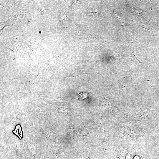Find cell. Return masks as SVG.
I'll list each match as a JSON object with an SVG mask.
<instances>
[{
    "label": "cell",
    "instance_id": "cell-2",
    "mask_svg": "<svg viewBox=\"0 0 159 159\" xmlns=\"http://www.w3.org/2000/svg\"><path fill=\"white\" fill-rule=\"evenodd\" d=\"M134 113H127L125 122H139L145 126H153L156 127L159 124V109H148L146 110H142Z\"/></svg>",
    "mask_w": 159,
    "mask_h": 159
},
{
    "label": "cell",
    "instance_id": "cell-5",
    "mask_svg": "<svg viewBox=\"0 0 159 159\" xmlns=\"http://www.w3.org/2000/svg\"><path fill=\"white\" fill-rule=\"evenodd\" d=\"M125 149L117 148L113 153L107 155L106 159H124Z\"/></svg>",
    "mask_w": 159,
    "mask_h": 159
},
{
    "label": "cell",
    "instance_id": "cell-6",
    "mask_svg": "<svg viewBox=\"0 0 159 159\" xmlns=\"http://www.w3.org/2000/svg\"><path fill=\"white\" fill-rule=\"evenodd\" d=\"M89 71L85 69H80L74 70L69 74V75L65 77H73L75 78L76 82H77L76 77L81 75L85 74H88L89 73Z\"/></svg>",
    "mask_w": 159,
    "mask_h": 159
},
{
    "label": "cell",
    "instance_id": "cell-10",
    "mask_svg": "<svg viewBox=\"0 0 159 159\" xmlns=\"http://www.w3.org/2000/svg\"><path fill=\"white\" fill-rule=\"evenodd\" d=\"M153 130L155 133L159 134V124H157L155 128Z\"/></svg>",
    "mask_w": 159,
    "mask_h": 159
},
{
    "label": "cell",
    "instance_id": "cell-3",
    "mask_svg": "<svg viewBox=\"0 0 159 159\" xmlns=\"http://www.w3.org/2000/svg\"><path fill=\"white\" fill-rule=\"evenodd\" d=\"M117 79L119 87V95L127 90L132 82L133 78L132 72L122 70L116 68H110Z\"/></svg>",
    "mask_w": 159,
    "mask_h": 159
},
{
    "label": "cell",
    "instance_id": "cell-8",
    "mask_svg": "<svg viewBox=\"0 0 159 159\" xmlns=\"http://www.w3.org/2000/svg\"><path fill=\"white\" fill-rule=\"evenodd\" d=\"M60 16L65 27H66L68 21V18L64 14H61Z\"/></svg>",
    "mask_w": 159,
    "mask_h": 159
},
{
    "label": "cell",
    "instance_id": "cell-1",
    "mask_svg": "<svg viewBox=\"0 0 159 159\" xmlns=\"http://www.w3.org/2000/svg\"><path fill=\"white\" fill-rule=\"evenodd\" d=\"M155 132L134 122L118 123L115 132L117 148L139 150L153 140Z\"/></svg>",
    "mask_w": 159,
    "mask_h": 159
},
{
    "label": "cell",
    "instance_id": "cell-7",
    "mask_svg": "<svg viewBox=\"0 0 159 159\" xmlns=\"http://www.w3.org/2000/svg\"><path fill=\"white\" fill-rule=\"evenodd\" d=\"M28 148L30 152L35 156H37V148L35 145L32 143H30Z\"/></svg>",
    "mask_w": 159,
    "mask_h": 159
},
{
    "label": "cell",
    "instance_id": "cell-9",
    "mask_svg": "<svg viewBox=\"0 0 159 159\" xmlns=\"http://www.w3.org/2000/svg\"><path fill=\"white\" fill-rule=\"evenodd\" d=\"M88 13L92 15L96 16L98 14V11L96 8L90 9L88 11Z\"/></svg>",
    "mask_w": 159,
    "mask_h": 159
},
{
    "label": "cell",
    "instance_id": "cell-4",
    "mask_svg": "<svg viewBox=\"0 0 159 159\" xmlns=\"http://www.w3.org/2000/svg\"><path fill=\"white\" fill-rule=\"evenodd\" d=\"M37 75V73H29L25 75V82L24 89L29 90L32 88Z\"/></svg>",
    "mask_w": 159,
    "mask_h": 159
},
{
    "label": "cell",
    "instance_id": "cell-11",
    "mask_svg": "<svg viewBox=\"0 0 159 159\" xmlns=\"http://www.w3.org/2000/svg\"><path fill=\"white\" fill-rule=\"evenodd\" d=\"M152 159H159V153H158L157 156L152 158Z\"/></svg>",
    "mask_w": 159,
    "mask_h": 159
}]
</instances>
